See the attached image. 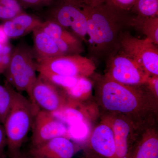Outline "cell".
Returning a JSON list of instances; mask_svg holds the SVG:
<instances>
[{"mask_svg": "<svg viewBox=\"0 0 158 158\" xmlns=\"http://www.w3.org/2000/svg\"><path fill=\"white\" fill-rule=\"evenodd\" d=\"M132 9L138 14V17L158 16V0H137Z\"/></svg>", "mask_w": 158, "mask_h": 158, "instance_id": "obj_23", "label": "cell"}, {"mask_svg": "<svg viewBox=\"0 0 158 158\" xmlns=\"http://www.w3.org/2000/svg\"><path fill=\"white\" fill-rule=\"evenodd\" d=\"M115 138V158H129L138 140L135 132L137 125L122 116H116L112 120Z\"/></svg>", "mask_w": 158, "mask_h": 158, "instance_id": "obj_11", "label": "cell"}, {"mask_svg": "<svg viewBox=\"0 0 158 158\" xmlns=\"http://www.w3.org/2000/svg\"><path fill=\"white\" fill-rule=\"evenodd\" d=\"M87 21V37L92 53L95 56L116 53L127 26L132 19L106 0H86L82 4Z\"/></svg>", "mask_w": 158, "mask_h": 158, "instance_id": "obj_1", "label": "cell"}, {"mask_svg": "<svg viewBox=\"0 0 158 158\" xmlns=\"http://www.w3.org/2000/svg\"><path fill=\"white\" fill-rule=\"evenodd\" d=\"M89 140L90 150L105 158H115V138L111 120H105L96 127Z\"/></svg>", "mask_w": 158, "mask_h": 158, "instance_id": "obj_13", "label": "cell"}, {"mask_svg": "<svg viewBox=\"0 0 158 158\" xmlns=\"http://www.w3.org/2000/svg\"><path fill=\"white\" fill-rule=\"evenodd\" d=\"M37 72L75 77H88L93 74L96 65L92 59L80 54L62 56L37 61Z\"/></svg>", "mask_w": 158, "mask_h": 158, "instance_id": "obj_6", "label": "cell"}, {"mask_svg": "<svg viewBox=\"0 0 158 158\" xmlns=\"http://www.w3.org/2000/svg\"><path fill=\"white\" fill-rule=\"evenodd\" d=\"M129 158H158V136L155 130L146 129L136 141Z\"/></svg>", "mask_w": 158, "mask_h": 158, "instance_id": "obj_17", "label": "cell"}, {"mask_svg": "<svg viewBox=\"0 0 158 158\" xmlns=\"http://www.w3.org/2000/svg\"><path fill=\"white\" fill-rule=\"evenodd\" d=\"M31 137V146H35L59 137L68 138V126L52 113L40 110L34 118Z\"/></svg>", "mask_w": 158, "mask_h": 158, "instance_id": "obj_10", "label": "cell"}, {"mask_svg": "<svg viewBox=\"0 0 158 158\" xmlns=\"http://www.w3.org/2000/svg\"><path fill=\"white\" fill-rule=\"evenodd\" d=\"M93 89V84L88 77H80L76 84L63 90L70 100L81 102L90 96Z\"/></svg>", "mask_w": 158, "mask_h": 158, "instance_id": "obj_19", "label": "cell"}, {"mask_svg": "<svg viewBox=\"0 0 158 158\" xmlns=\"http://www.w3.org/2000/svg\"><path fill=\"white\" fill-rule=\"evenodd\" d=\"M7 138L3 125L0 123V158L6 157L5 149L7 148Z\"/></svg>", "mask_w": 158, "mask_h": 158, "instance_id": "obj_28", "label": "cell"}, {"mask_svg": "<svg viewBox=\"0 0 158 158\" xmlns=\"http://www.w3.org/2000/svg\"><path fill=\"white\" fill-rule=\"evenodd\" d=\"M108 59L105 76L120 84L141 86L145 85L150 77L139 63L123 52L111 55Z\"/></svg>", "mask_w": 158, "mask_h": 158, "instance_id": "obj_7", "label": "cell"}, {"mask_svg": "<svg viewBox=\"0 0 158 158\" xmlns=\"http://www.w3.org/2000/svg\"><path fill=\"white\" fill-rule=\"evenodd\" d=\"M82 158H105L98 155L89 149H85Z\"/></svg>", "mask_w": 158, "mask_h": 158, "instance_id": "obj_30", "label": "cell"}, {"mask_svg": "<svg viewBox=\"0 0 158 158\" xmlns=\"http://www.w3.org/2000/svg\"><path fill=\"white\" fill-rule=\"evenodd\" d=\"M91 134L90 123L88 119L68 126V138L80 147L89 141Z\"/></svg>", "mask_w": 158, "mask_h": 158, "instance_id": "obj_21", "label": "cell"}, {"mask_svg": "<svg viewBox=\"0 0 158 158\" xmlns=\"http://www.w3.org/2000/svg\"><path fill=\"white\" fill-rule=\"evenodd\" d=\"M141 86L123 85L105 76L98 88L99 101L105 110L141 126L143 118L153 113L155 108L150 95L152 94L146 92Z\"/></svg>", "mask_w": 158, "mask_h": 158, "instance_id": "obj_2", "label": "cell"}, {"mask_svg": "<svg viewBox=\"0 0 158 158\" xmlns=\"http://www.w3.org/2000/svg\"><path fill=\"white\" fill-rule=\"evenodd\" d=\"M39 75L62 90L73 87L80 78L65 76L47 72L40 73Z\"/></svg>", "mask_w": 158, "mask_h": 158, "instance_id": "obj_24", "label": "cell"}, {"mask_svg": "<svg viewBox=\"0 0 158 158\" xmlns=\"http://www.w3.org/2000/svg\"><path fill=\"white\" fill-rule=\"evenodd\" d=\"M15 89L7 81L0 85V123L3 125L12 106Z\"/></svg>", "mask_w": 158, "mask_h": 158, "instance_id": "obj_22", "label": "cell"}, {"mask_svg": "<svg viewBox=\"0 0 158 158\" xmlns=\"http://www.w3.org/2000/svg\"><path fill=\"white\" fill-rule=\"evenodd\" d=\"M8 38L3 30L2 25H0V44H4L9 42Z\"/></svg>", "mask_w": 158, "mask_h": 158, "instance_id": "obj_31", "label": "cell"}, {"mask_svg": "<svg viewBox=\"0 0 158 158\" xmlns=\"http://www.w3.org/2000/svg\"><path fill=\"white\" fill-rule=\"evenodd\" d=\"M80 148L68 138L59 137L31 146L28 154L32 158H73Z\"/></svg>", "mask_w": 158, "mask_h": 158, "instance_id": "obj_12", "label": "cell"}, {"mask_svg": "<svg viewBox=\"0 0 158 158\" xmlns=\"http://www.w3.org/2000/svg\"><path fill=\"white\" fill-rule=\"evenodd\" d=\"M85 110L81 102L69 100L66 106L52 114L60 121L69 126L87 119Z\"/></svg>", "mask_w": 158, "mask_h": 158, "instance_id": "obj_18", "label": "cell"}, {"mask_svg": "<svg viewBox=\"0 0 158 158\" xmlns=\"http://www.w3.org/2000/svg\"><path fill=\"white\" fill-rule=\"evenodd\" d=\"M22 7L33 9H41L50 7L55 0H17Z\"/></svg>", "mask_w": 158, "mask_h": 158, "instance_id": "obj_25", "label": "cell"}, {"mask_svg": "<svg viewBox=\"0 0 158 158\" xmlns=\"http://www.w3.org/2000/svg\"><path fill=\"white\" fill-rule=\"evenodd\" d=\"M119 49L139 63L150 76H158V49L149 39H139L124 32L119 39Z\"/></svg>", "mask_w": 158, "mask_h": 158, "instance_id": "obj_8", "label": "cell"}, {"mask_svg": "<svg viewBox=\"0 0 158 158\" xmlns=\"http://www.w3.org/2000/svg\"><path fill=\"white\" fill-rule=\"evenodd\" d=\"M40 110L30 99L15 89L12 106L3 124L9 157H15L22 153L21 148Z\"/></svg>", "mask_w": 158, "mask_h": 158, "instance_id": "obj_3", "label": "cell"}, {"mask_svg": "<svg viewBox=\"0 0 158 158\" xmlns=\"http://www.w3.org/2000/svg\"><path fill=\"white\" fill-rule=\"evenodd\" d=\"M37 62L33 48L21 40L13 49L11 61L4 73L6 81L18 92L29 95L37 78Z\"/></svg>", "mask_w": 158, "mask_h": 158, "instance_id": "obj_4", "label": "cell"}, {"mask_svg": "<svg viewBox=\"0 0 158 158\" xmlns=\"http://www.w3.org/2000/svg\"><path fill=\"white\" fill-rule=\"evenodd\" d=\"M4 158H7L6 157ZM9 158H32L31 157V156L29 155L28 153L27 154H24L22 153L20 155L17 156L15 157H9Z\"/></svg>", "mask_w": 158, "mask_h": 158, "instance_id": "obj_32", "label": "cell"}, {"mask_svg": "<svg viewBox=\"0 0 158 158\" xmlns=\"http://www.w3.org/2000/svg\"><path fill=\"white\" fill-rule=\"evenodd\" d=\"M40 27L53 38L63 56L77 55L83 52L81 40L65 28L48 20L44 21Z\"/></svg>", "mask_w": 158, "mask_h": 158, "instance_id": "obj_14", "label": "cell"}, {"mask_svg": "<svg viewBox=\"0 0 158 158\" xmlns=\"http://www.w3.org/2000/svg\"><path fill=\"white\" fill-rule=\"evenodd\" d=\"M82 4L78 0H55L48 7L46 20L70 28L81 41H87V21Z\"/></svg>", "mask_w": 158, "mask_h": 158, "instance_id": "obj_5", "label": "cell"}, {"mask_svg": "<svg viewBox=\"0 0 158 158\" xmlns=\"http://www.w3.org/2000/svg\"><path fill=\"white\" fill-rule=\"evenodd\" d=\"M43 22L37 16L24 12L12 19L4 22L2 25L8 38L16 39L33 32L35 29L41 27Z\"/></svg>", "mask_w": 158, "mask_h": 158, "instance_id": "obj_15", "label": "cell"}, {"mask_svg": "<svg viewBox=\"0 0 158 158\" xmlns=\"http://www.w3.org/2000/svg\"><path fill=\"white\" fill-rule=\"evenodd\" d=\"M79 2L81 3H84L85 2L86 0H78Z\"/></svg>", "mask_w": 158, "mask_h": 158, "instance_id": "obj_34", "label": "cell"}, {"mask_svg": "<svg viewBox=\"0 0 158 158\" xmlns=\"http://www.w3.org/2000/svg\"><path fill=\"white\" fill-rule=\"evenodd\" d=\"M132 25L137 26L141 32L156 45L158 44V17L142 18L133 19Z\"/></svg>", "mask_w": 158, "mask_h": 158, "instance_id": "obj_20", "label": "cell"}, {"mask_svg": "<svg viewBox=\"0 0 158 158\" xmlns=\"http://www.w3.org/2000/svg\"><path fill=\"white\" fill-rule=\"evenodd\" d=\"M115 8L124 11L132 9L137 0H106Z\"/></svg>", "mask_w": 158, "mask_h": 158, "instance_id": "obj_26", "label": "cell"}, {"mask_svg": "<svg viewBox=\"0 0 158 158\" xmlns=\"http://www.w3.org/2000/svg\"><path fill=\"white\" fill-rule=\"evenodd\" d=\"M34 50L37 61L63 56L53 38L40 27L33 31Z\"/></svg>", "mask_w": 158, "mask_h": 158, "instance_id": "obj_16", "label": "cell"}, {"mask_svg": "<svg viewBox=\"0 0 158 158\" xmlns=\"http://www.w3.org/2000/svg\"><path fill=\"white\" fill-rule=\"evenodd\" d=\"M29 96L40 110L52 113L65 106L69 101L62 89L40 75L32 85Z\"/></svg>", "mask_w": 158, "mask_h": 158, "instance_id": "obj_9", "label": "cell"}, {"mask_svg": "<svg viewBox=\"0 0 158 158\" xmlns=\"http://www.w3.org/2000/svg\"><path fill=\"white\" fill-rule=\"evenodd\" d=\"M146 85L150 91L156 98L158 96V76H152L149 77Z\"/></svg>", "mask_w": 158, "mask_h": 158, "instance_id": "obj_29", "label": "cell"}, {"mask_svg": "<svg viewBox=\"0 0 158 158\" xmlns=\"http://www.w3.org/2000/svg\"><path fill=\"white\" fill-rule=\"evenodd\" d=\"M3 44H0V68H1V62H2V56ZM1 74L0 71V75Z\"/></svg>", "mask_w": 158, "mask_h": 158, "instance_id": "obj_33", "label": "cell"}, {"mask_svg": "<svg viewBox=\"0 0 158 158\" xmlns=\"http://www.w3.org/2000/svg\"><path fill=\"white\" fill-rule=\"evenodd\" d=\"M0 6L9 8L18 14L24 12L17 0H0Z\"/></svg>", "mask_w": 158, "mask_h": 158, "instance_id": "obj_27", "label": "cell"}]
</instances>
